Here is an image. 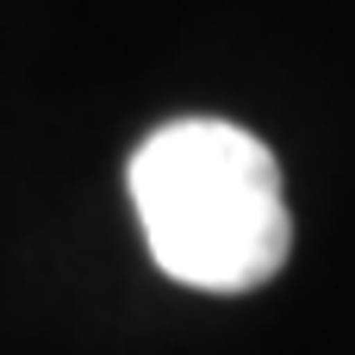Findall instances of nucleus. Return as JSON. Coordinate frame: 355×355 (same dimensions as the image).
Instances as JSON below:
<instances>
[{"label": "nucleus", "mask_w": 355, "mask_h": 355, "mask_svg": "<svg viewBox=\"0 0 355 355\" xmlns=\"http://www.w3.org/2000/svg\"><path fill=\"white\" fill-rule=\"evenodd\" d=\"M131 206L156 268L193 293H250L287 268L293 212L268 144L225 119H175L131 156Z\"/></svg>", "instance_id": "f257e3e1"}]
</instances>
